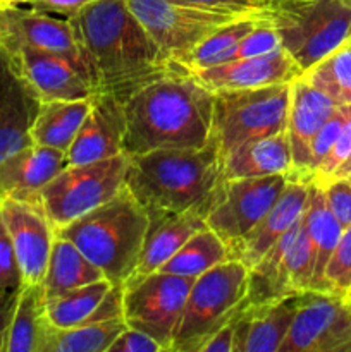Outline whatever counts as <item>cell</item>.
I'll return each mask as SVG.
<instances>
[{
	"instance_id": "1",
	"label": "cell",
	"mask_w": 351,
	"mask_h": 352,
	"mask_svg": "<svg viewBox=\"0 0 351 352\" xmlns=\"http://www.w3.org/2000/svg\"><path fill=\"white\" fill-rule=\"evenodd\" d=\"M69 21L88 57L95 89L123 103L155 79L186 71L165 57L126 0H95Z\"/></svg>"
},
{
	"instance_id": "2",
	"label": "cell",
	"mask_w": 351,
	"mask_h": 352,
	"mask_svg": "<svg viewBox=\"0 0 351 352\" xmlns=\"http://www.w3.org/2000/svg\"><path fill=\"white\" fill-rule=\"evenodd\" d=\"M215 93L188 71H174L124 102L123 151L140 155L171 148H203L212 141Z\"/></svg>"
},
{
	"instance_id": "3",
	"label": "cell",
	"mask_w": 351,
	"mask_h": 352,
	"mask_svg": "<svg viewBox=\"0 0 351 352\" xmlns=\"http://www.w3.org/2000/svg\"><path fill=\"white\" fill-rule=\"evenodd\" d=\"M124 188L150 220L210 208L222 184V158L213 141L203 148H171L127 155Z\"/></svg>"
},
{
	"instance_id": "4",
	"label": "cell",
	"mask_w": 351,
	"mask_h": 352,
	"mask_svg": "<svg viewBox=\"0 0 351 352\" xmlns=\"http://www.w3.org/2000/svg\"><path fill=\"white\" fill-rule=\"evenodd\" d=\"M148 227V213L123 188L112 199L54 232L71 241L110 284L123 285L136 272Z\"/></svg>"
},
{
	"instance_id": "5",
	"label": "cell",
	"mask_w": 351,
	"mask_h": 352,
	"mask_svg": "<svg viewBox=\"0 0 351 352\" xmlns=\"http://www.w3.org/2000/svg\"><path fill=\"white\" fill-rule=\"evenodd\" d=\"M257 16L274 28L281 47L305 74L346 43L351 0H270Z\"/></svg>"
},
{
	"instance_id": "6",
	"label": "cell",
	"mask_w": 351,
	"mask_h": 352,
	"mask_svg": "<svg viewBox=\"0 0 351 352\" xmlns=\"http://www.w3.org/2000/svg\"><path fill=\"white\" fill-rule=\"evenodd\" d=\"M246 292L248 268L234 258L196 277L189 289L171 352H200L220 327L248 306Z\"/></svg>"
},
{
	"instance_id": "7",
	"label": "cell",
	"mask_w": 351,
	"mask_h": 352,
	"mask_svg": "<svg viewBox=\"0 0 351 352\" xmlns=\"http://www.w3.org/2000/svg\"><path fill=\"white\" fill-rule=\"evenodd\" d=\"M289 96L291 82L217 91L213 100L212 141L220 158L240 144L288 129Z\"/></svg>"
},
{
	"instance_id": "8",
	"label": "cell",
	"mask_w": 351,
	"mask_h": 352,
	"mask_svg": "<svg viewBox=\"0 0 351 352\" xmlns=\"http://www.w3.org/2000/svg\"><path fill=\"white\" fill-rule=\"evenodd\" d=\"M126 153L92 164L67 165L40 192V206L54 230L112 199L124 188Z\"/></svg>"
},
{
	"instance_id": "9",
	"label": "cell",
	"mask_w": 351,
	"mask_h": 352,
	"mask_svg": "<svg viewBox=\"0 0 351 352\" xmlns=\"http://www.w3.org/2000/svg\"><path fill=\"white\" fill-rule=\"evenodd\" d=\"M195 278L151 272L123 284V316L129 329L148 333L164 351L171 352L172 340Z\"/></svg>"
},
{
	"instance_id": "10",
	"label": "cell",
	"mask_w": 351,
	"mask_h": 352,
	"mask_svg": "<svg viewBox=\"0 0 351 352\" xmlns=\"http://www.w3.org/2000/svg\"><path fill=\"white\" fill-rule=\"evenodd\" d=\"M288 182L289 175L286 174L226 179L206 210V227L231 251L267 215Z\"/></svg>"
},
{
	"instance_id": "11",
	"label": "cell",
	"mask_w": 351,
	"mask_h": 352,
	"mask_svg": "<svg viewBox=\"0 0 351 352\" xmlns=\"http://www.w3.org/2000/svg\"><path fill=\"white\" fill-rule=\"evenodd\" d=\"M126 3L165 57L176 64L220 26L243 17L172 0H126Z\"/></svg>"
},
{
	"instance_id": "12",
	"label": "cell",
	"mask_w": 351,
	"mask_h": 352,
	"mask_svg": "<svg viewBox=\"0 0 351 352\" xmlns=\"http://www.w3.org/2000/svg\"><path fill=\"white\" fill-rule=\"evenodd\" d=\"M279 352H351V299L332 291H301Z\"/></svg>"
},
{
	"instance_id": "13",
	"label": "cell",
	"mask_w": 351,
	"mask_h": 352,
	"mask_svg": "<svg viewBox=\"0 0 351 352\" xmlns=\"http://www.w3.org/2000/svg\"><path fill=\"white\" fill-rule=\"evenodd\" d=\"M0 43H24L38 50L58 55L71 62L93 82L92 67L76 28L65 17L54 16L28 6L0 9Z\"/></svg>"
},
{
	"instance_id": "14",
	"label": "cell",
	"mask_w": 351,
	"mask_h": 352,
	"mask_svg": "<svg viewBox=\"0 0 351 352\" xmlns=\"http://www.w3.org/2000/svg\"><path fill=\"white\" fill-rule=\"evenodd\" d=\"M0 217L12 243L23 285L41 284L50 260L54 227L41 206L16 198L0 199Z\"/></svg>"
},
{
	"instance_id": "15",
	"label": "cell",
	"mask_w": 351,
	"mask_h": 352,
	"mask_svg": "<svg viewBox=\"0 0 351 352\" xmlns=\"http://www.w3.org/2000/svg\"><path fill=\"white\" fill-rule=\"evenodd\" d=\"M17 74L40 98V102L83 100L95 93L93 82L65 58L24 43L3 45Z\"/></svg>"
},
{
	"instance_id": "16",
	"label": "cell",
	"mask_w": 351,
	"mask_h": 352,
	"mask_svg": "<svg viewBox=\"0 0 351 352\" xmlns=\"http://www.w3.org/2000/svg\"><path fill=\"white\" fill-rule=\"evenodd\" d=\"M124 103L110 93H93L88 116L83 120L69 150L65 151L67 165L92 164L124 153Z\"/></svg>"
},
{
	"instance_id": "17",
	"label": "cell",
	"mask_w": 351,
	"mask_h": 352,
	"mask_svg": "<svg viewBox=\"0 0 351 352\" xmlns=\"http://www.w3.org/2000/svg\"><path fill=\"white\" fill-rule=\"evenodd\" d=\"M337 107L339 105H336L332 98L310 85L303 76L291 82L288 129H286L292 153V172L289 174V179L312 182L308 172L312 141Z\"/></svg>"
},
{
	"instance_id": "18",
	"label": "cell",
	"mask_w": 351,
	"mask_h": 352,
	"mask_svg": "<svg viewBox=\"0 0 351 352\" xmlns=\"http://www.w3.org/2000/svg\"><path fill=\"white\" fill-rule=\"evenodd\" d=\"M196 81L210 91H229V89H253L272 85L292 82L303 76L291 55L284 48L257 57L237 58L215 67L189 72Z\"/></svg>"
},
{
	"instance_id": "19",
	"label": "cell",
	"mask_w": 351,
	"mask_h": 352,
	"mask_svg": "<svg viewBox=\"0 0 351 352\" xmlns=\"http://www.w3.org/2000/svg\"><path fill=\"white\" fill-rule=\"evenodd\" d=\"M301 292L244 306L234 323V352H279L298 311Z\"/></svg>"
},
{
	"instance_id": "20",
	"label": "cell",
	"mask_w": 351,
	"mask_h": 352,
	"mask_svg": "<svg viewBox=\"0 0 351 352\" xmlns=\"http://www.w3.org/2000/svg\"><path fill=\"white\" fill-rule=\"evenodd\" d=\"M310 182L289 179L267 215L229 251V256L240 260L250 270L267 251L303 217L308 199Z\"/></svg>"
},
{
	"instance_id": "21",
	"label": "cell",
	"mask_w": 351,
	"mask_h": 352,
	"mask_svg": "<svg viewBox=\"0 0 351 352\" xmlns=\"http://www.w3.org/2000/svg\"><path fill=\"white\" fill-rule=\"evenodd\" d=\"M65 167V151L28 144L0 165V199L16 198L40 206L41 189Z\"/></svg>"
},
{
	"instance_id": "22",
	"label": "cell",
	"mask_w": 351,
	"mask_h": 352,
	"mask_svg": "<svg viewBox=\"0 0 351 352\" xmlns=\"http://www.w3.org/2000/svg\"><path fill=\"white\" fill-rule=\"evenodd\" d=\"M40 105V98L12 64V71L0 89V165L10 155L33 143L30 133Z\"/></svg>"
},
{
	"instance_id": "23",
	"label": "cell",
	"mask_w": 351,
	"mask_h": 352,
	"mask_svg": "<svg viewBox=\"0 0 351 352\" xmlns=\"http://www.w3.org/2000/svg\"><path fill=\"white\" fill-rule=\"evenodd\" d=\"M291 172L292 153L288 131L240 144L222 158V181L277 174L289 175Z\"/></svg>"
},
{
	"instance_id": "24",
	"label": "cell",
	"mask_w": 351,
	"mask_h": 352,
	"mask_svg": "<svg viewBox=\"0 0 351 352\" xmlns=\"http://www.w3.org/2000/svg\"><path fill=\"white\" fill-rule=\"evenodd\" d=\"M303 217L267 251L264 258L248 270V306L264 305L274 299L291 294V268H289V251L296 237L301 232Z\"/></svg>"
},
{
	"instance_id": "25",
	"label": "cell",
	"mask_w": 351,
	"mask_h": 352,
	"mask_svg": "<svg viewBox=\"0 0 351 352\" xmlns=\"http://www.w3.org/2000/svg\"><path fill=\"white\" fill-rule=\"evenodd\" d=\"M303 223H305L313 254L312 291H329V285L326 282V270L339 243L343 227L330 212L323 189L317 182H310L308 186V199H306V208L303 213Z\"/></svg>"
},
{
	"instance_id": "26",
	"label": "cell",
	"mask_w": 351,
	"mask_h": 352,
	"mask_svg": "<svg viewBox=\"0 0 351 352\" xmlns=\"http://www.w3.org/2000/svg\"><path fill=\"white\" fill-rule=\"evenodd\" d=\"M203 227H206L205 215L196 210L150 220L140 263L134 274L143 275L160 270L162 265L167 263L181 250L182 244Z\"/></svg>"
},
{
	"instance_id": "27",
	"label": "cell",
	"mask_w": 351,
	"mask_h": 352,
	"mask_svg": "<svg viewBox=\"0 0 351 352\" xmlns=\"http://www.w3.org/2000/svg\"><path fill=\"white\" fill-rule=\"evenodd\" d=\"M92 96L83 100L41 102L40 110L31 126V141L40 146L67 151L83 120L88 116Z\"/></svg>"
},
{
	"instance_id": "28",
	"label": "cell",
	"mask_w": 351,
	"mask_h": 352,
	"mask_svg": "<svg viewBox=\"0 0 351 352\" xmlns=\"http://www.w3.org/2000/svg\"><path fill=\"white\" fill-rule=\"evenodd\" d=\"M102 278H105V275L98 267H95L71 241L55 234L47 274L41 282L45 299L55 298Z\"/></svg>"
},
{
	"instance_id": "29",
	"label": "cell",
	"mask_w": 351,
	"mask_h": 352,
	"mask_svg": "<svg viewBox=\"0 0 351 352\" xmlns=\"http://www.w3.org/2000/svg\"><path fill=\"white\" fill-rule=\"evenodd\" d=\"M47 327L43 287L41 284L23 285L3 352H41Z\"/></svg>"
},
{
	"instance_id": "30",
	"label": "cell",
	"mask_w": 351,
	"mask_h": 352,
	"mask_svg": "<svg viewBox=\"0 0 351 352\" xmlns=\"http://www.w3.org/2000/svg\"><path fill=\"white\" fill-rule=\"evenodd\" d=\"M260 23L262 19L257 14L237 17V19L220 26L219 30L209 34L203 41H200L178 64L181 67H184L188 72L202 71V69L227 64V62H231L234 58V54H236V48L240 45V41L248 33H251Z\"/></svg>"
},
{
	"instance_id": "31",
	"label": "cell",
	"mask_w": 351,
	"mask_h": 352,
	"mask_svg": "<svg viewBox=\"0 0 351 352\" xmlns=\"http://www.w3.org/2000/svg\"><path fill=\"white\" fill-rule=\"evenodd\" d=\"M126 329L124 316L72 329H54L48 323L41 352H107Z\"/></svg>"
},
{
	"instance_id": "32",
	"label": "cell",
	"mask_w": 351,
	"mask_h": 352,
	"mask_svg": "<svg viewBox=\"0 0 351 352\" xmlns=\"http://www.w3.org/2000/svg\"><path fill=\"white\" fill-rule=\"evenodd\" d=\"M231 260L226 243L209 227L193 234L181 246V250L162 265L160 272L196 278L210 268Z\"/></svg>"
},
{
	"instance_id": "33",
	"label": "cell",
	"mask_w": 351,
	"mask_h": 352,
	"mask_svg": "<svg viewBox=\"0 0 351 352\" xmlns=\"http://www.w3.org/2000/svg\"><path fill=\"white\" fill-rule=\"evenodd\" d=\"M110 287L112 284L107 278H102L55 298L45 299V318L54 329H72V327L85 325Z\"/></svg>"
},
{
	"instance_id": "34",
	"label": "cell",
	"mask_w": 351,
	"mask_h": 352,
	"mask_svg": "<svg viewBox=\"0 0 351 352\" xmlns=\"http://www.w3.org/2000/svg\"><path fill=\"white\" fill-rule=\"evenodd\" d=\"M303 78L334 100L336 105H351V45L344 43L313 65Z\"/></svg>"
},
{
	"instance_id": "35",
	"label": "cell",
	"mask_w": 351,
	"mask_h": 352,
	"mask_svg": "<svg viewBox=\"0 0 351 352\" xmlns=\"http://www.w3.org/2000/svg\"><path fill=\"white\" fill-rule=\"evenodd\" d=\"M326 282L329 291L350 296L351 292V223L343 229L336 250L330 256L326 270Z\"/></svg>"
},
{
	"instance_id": "36",
	"label": "cell",
	"mask_w": 351,
	"mask_h": 352,
	"mask_svg": "<svg viewBox=\"0 0 351 352\" xmlns=\"http://www.w3.org/2000/svg\"><path fill=\"white\" fill-rule=\"evenodd\" d=\"M289 268H291V287L292 291H312L313 289V254L310 246L308 234L305 223L301 232L296 237L291 251H289Z\"/></svg>"
},
{
	"instance_id": "37",
	"label": "cell",
	"mask_w": 351,
	"mask_h": 352,
	"mask_svg": "<svg viewBox=\"0 0 351 352\" xmlns=\"http://www.w3.org/2000/svg\"><path fill=\"white\" fill-rule=\"evenodd\" d=\"M344 109H346V117H344L339 136H337L330 153L327 155L326 160L320 164V167L313 174L312 182H317V184H323L329 179H332L337 168L351 157V105H344Z\"/></svg>"
},
{
	"instance_id": "38",
	"label": "cell",
	"mask_w": 351,
	"mask_h": 352,
	"mask_svg": "<svg viewBox=\"0 0 351 352\" xmlns=\"http://www.w3.org/2000/svg\"><path fill=\"white\" fill-rule=\"evenodd\" d=\"M344 117H346V109L344 105H339L334 110L332 116L329 117L326 124L320 127V131L317 133V136L312 141V151H310V179H313L317 168L320 167L323 160L327 158V155L332 150L334 143H336L337 136L341 133V127L344 124Z\"/></svg>"
},
{
	"instance_id": "39",
	"label": "cell",
	"mask_w": 351,
	"mask_h": 352,
	"mask_svg": "<svg viewBox=\"0 0 351 352\" xmlns=\"http://www.w3.org/2000/svg\"><path fill=\"white\" fill-rule=\"evenodd\" d=\"M277 48H281V41H279L277 33H275L274 28L268 26V24L262 19V23L240 41L233 60L270 54V52L277 50Z\"/></svg>"
},
{
	"instance_id": "40",
	"label": "cell",
	"mask_w": 351,
	"mask_h": 352,
	"mask_svg": "<svg viewBox=\"0 0 351 352\" xmlns=\"http://www.w3.org/2000/svg\"><path fill=\"white\" fill-rule=\"evenodd\" d=\"M23 287L19 265L14 254L12 243L0 217V296L16 292Z\"/></svg>"
},
{
	"instance_id": "41",
	"label": "cell",
	"mask_w": 351,
	"mask_h": 352,
	"mask_svg": "<svg viewBox=\"0 0 351 352\" xmlns=\"http://www.w3.org/2000/svg\"><path fill=\"white\" fill-rule=\"evenodd\" d=\"M323 189L327 205L343 229L351 223V179L334 177L319 184Z\"/></svg>"
},
{
	"instance_id": "42",
	"label": "cell",
	"mask_w": 351,
	"mask_h": 352,
	"mask_svg": "<svg viewBox=\"0 0 351 352\" xmlns=\"http://www.w3.org/2000/svg\"><path fill=\"white\" fill-rule=\"evenodd\" d=\"M172 2L205 10H215V12L253 16V14L262 12L270 0H172Z\"/></svg>"
},
{
	"instance_id": "43",
	"label": "cell",
	"mask_w": 351,
	"mask_h": 352,
	"mask_svg": "<svg viewBox=\"0 0 351 352\" xmlns=\"http://www.w3.org/2000/svg\"><path fill=\"white\" fill-rule=\"evenodd\" d=\"M107 352H164L160 344L151 339L148 333L127 327L112 344Z\"/></svg>"
},
{
	"instance_id": "44",
	"label": "cell",
	"mask_w": 351,
	"mask_h": 352,
	"mask_svg": "<svg viewBox=\"0 0 351 352\" xmlns=\"http://www.w3.org/2000/svg\"><path fill=\"white\" fill-rule=\"evenodd\" d=\"M89 2H95V0H24L21 6L33 7V9L69 19L74 14H78L83 7L88 6Z\"/></svg>"
},
{
	"instance_id": "45",
	"label": "cell",
	"mask_w": 351,
	"mask_h": 352,
	"mask_svg": "<svg viewBox=\"0 0 351 352\" xmlns=\"http://www.w3.org/2000/svg\"><path fill=\"white\" fill-rule=\"evenodd\" d=\"M236 316H234L231 322H227L226 325L220 327V329L203 344L200 352H234V323H236Z\"/></svg>"
},
{
	"instance_id": "46",
	"label": "cell",
	"mask_w": 351,
	"mask_h": 352,
	"mask_svg": "<svg viewBox=\"0 0 351 352\" xmlns=\"http://www.w3.org/2000/svg\"><path fill=\"white\" fill-rule=\"evenodd\" d=\"M19 291L0 296V352H3V349H6L7 333H9L10 322H12V315L14 309H16Z\"/></svg>"
},
{
	"instance_id": "47",
	"label": "cell",
	"mask_w": 351,
	"mask_h": 352,
	"mask_svg": "<svg viewBox=\"0 0 351 352\" xmlns=\"http://www.w3.org/2000/svg\"><path fill=\"white\" fill-rule=\"evenodd\" d=\"M10 71H12V60H10V55L7 52V48L0 43V89H2L3 82L9 78Z\"/></svg>"
},
{
	"instance_id": "48",
	"label": "cell",
	"mask_w": 351,
	"mask_h": 352,
	"mask_svg": "<svg viewBox=\"0 0 351 352\" xmlns=\"http://www.w3.org/2000/svg\"><path fill=\"white\" fill-rule=\"evenodd\" d=\"M334 177H348V179H351V157L348 158V160L344 162V164L341 165L339 168H337V172H336V174H334ZM329 181H330V179H329Z\"/></svg>"
},
{
	"instance_id": "49",
	"label": "cell",
	"mask_w": 351,
	"mask_h": 352,
	"mask_svg": "<svg viewBox=\"0 0 351 352\" xmlns=\"http://www.w3.org/2000/svg\"><path fill=\"white\" fill-rule=\"evenodd\" d=\"M24 0H0V9H7V7L12 6H21Z\"/></svg>"
},
{
	"instance_id": "50",
	"label": "cell",
	"mask_w": 351,
	"mask_h": 352,
	"mask_svg": "<svg viewBox=\"0 0 351 352\" xmlns=\"http://www.w3.org/2000/svg\"><path fill=\"white\" fill-rule=\"evenodd\" d=\"M346 45H351V24H350V31H348V38H346Z\"/></svg>"
},
{
	"instance_id": "51",
	"label": "cell",
	"mask_w": 351,
	"mask_h": 352,
	"mask_svg": "<svg viewBox=\"0 0 351 352\" xmlns=\"http://www.w3.org/2000/svg\"><path fill=\"white\" fill-rule=\"evenodd\" d=\"M348 298H350V299H351V292H350V296H348Z\"/></svg>"
}]
</instances>
